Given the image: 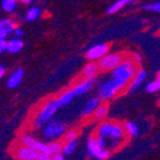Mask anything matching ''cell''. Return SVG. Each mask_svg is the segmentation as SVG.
<instances>
[{"mask_svg": "<svg viewBox=\"0 0 160 160\" xmlns=\"http://www.w3.org/2000/svg\"><path fill=\"white\" fill-rule=\"evenodd\" d=\"M136 73L137 67L134 61L126 59V61H122L117 67L112 69V78L126 86L134 78Z\"/></svg>", "mask_w": 160, "mask_h": 160, "instance_id": "6da1fadb", "label": "cell"}, {"mask_svg": "<svg viewBox=\"0 0 160 160\" xmlns=\"http://www.w3.org/2000/svg\"><path fill=\"white\" fill-rule=\"evenodd\" d=\"M66 124L57 119H51L43 127V137L48 141H55L63 137L66 131Z\"/></svg>", "mask_w": 160, "mask_h": 160, "instance_id": "7a4b0ae2", "label": "cell"}, {"mask_svg": "<svg viewBox=\"0 0 160 160\" xmlns=\"http://www.w3.org/2000/svg\"><path fill=\"white\" fill-rule=\"evenodd\" d=\"M59 109L58 104H57L56 100H52V101L47 102V103L44 105V108L40 110V112L38 113V115L36 117L34 121V126L35 128L42 129L45 123L47 121H49L55 115V113L57 112V110Z\"/></svg>", "mask_w": 160, "mask_h": 160, "instance_id": "3957f363", "label": "cell"}, {"mask_svg": "<svg viewBox=\"0 0 160 160\" xmlns=\"http://www.w3.org/2000/svg\"><path fill=\"white\" fill-rule=\"evenodd\" d=\"M123 88H124V85H123L122 83H120L119 81H117L115 78H112V80L108 81V82H105L104 84L101 85V88L99 90V99L101 101L110 100L120 90H122Z\"/></svg>", "mask_w": 160, "mask_h": 160, "instance_id": "277c9868", "label": "cell"}, {"mask_svg": "<svg viewBox=\"0 0 160 160\" xmlns=\"http://www.w3.org/2000/svg\"><path fill=\"white\" fill-rule=\"evenodd\" d=\"M86 148H88V153L92 157L95 158V159L105 160V159H109L110 156H111L110 150L100 147L99 143H98V140H96V137L94 136H91L88 138V142H86Z\"/></svg>", "mask_w": 160, "mask_h": 160, "instance_id": "5b68a950", "label": "cell"}, {"mask_svg": "<svg viewBox=\"0 0 160 160\" xmlns=\"http://www.w3.org/2000/svg\"><path fill=\"white\" fill-rule=\"evenodd\" d=\"M20 142H22V144H24V146H27V147L32 148V149H34V150H37V151H39V152H45V153L51 156V150H49L48 144L43 141H39L37 139H35L34 137L30 136V134H28V133L22 134V138H20Z\"/></svg>", "mask_w": 160, "mask_h": 160, "instance_id": "8992f818", "label": "cell"}, {"mask_svg": "<svg viewBox=\"0 0 160 160\" xmlns=\"http://www.w3.org/2000/svg\"><path fill=\"white\" fill-rule=\"evenodd\" d=\"M123 61L121 54H105L103 57L99 59V68L103 71H112Z\"/></svg>", "mask_w": 160, "mask_h": 160, "instance_id": "52a82bcc", "label": "cell"}, {"mask_svg": "<svg viewBox=\"0 0 160 160\" xmlns=\"http://www.w3.org/2000/svg\"><path fill=\"white\" fill-rule=\"evenodd\" d=\"M39 151L34 150L32 148L22 144V147H18L16 150V158L19 160H39Z\"/></svg>", "mask_w": 160, "mask_h": 160, "instance_id": "ba28073f", "label": "cell"}, {"mask_svg": "<svg viewBox=\"0 0 160 160\" xmlns=\"http://www.w3.org/2000/svg\"><path fill=\"white\" fill-rule=\"evenodd\" d=\"M109 52V46L107 44H96L86 52V58L90 61H99Z\"/></svg>", "mask_w": 160, "mask_h": 160, "instance_id": "9c48e42d", "label": "cell"}, {"mask_svg": "<svg viewBox=\"0 0 160 160\" xmlns=\"http://www.w3.org/2000/svg\"><path fill=\"white\" fill-rule=\"evenodd\" d=\"M94 83H95V78H88L85 81H82L81 83H78V85L73 88V92H74L75 96H80L85 94L86 92H88L93 88Z\"/></svg>", "mask_w": 160, "mask_h": 160, "instance_id": "30bf717a", "label": "cell"}, {"mask_svg": "<svg viewBox=\"0 0 160 160\" xmlns=\"http://www.w3.org/2000/svg\"><path fill=\"white\" fill-rule=\"evenodd\" d=\"M15 28H16V24L10 19L0 20V39H6L7 36L15 30Z\"/></svg>", "mask_w": 160, "mask_h": 160, "instance_id": "8fae6325", "label": "cell"}, {"mask_svg": "<svg viewBox=\"0 0 160 160\" xmlns=\"http://www.w3.org/2000/svg\"><path fill=\"white\" fill-rule=\"evenodd\" d=\"M146 76H147V72L144 71L143 68L139 69L138 72L136 73V75H134V78L132 80V82H131V84L129 85L128 88V93L131 94L132 92H134L137 90V88H139V86L141 85V83H143L144 78H146Z\"/></svg>", "mask_w": 160, "mask_h": 160, "instance_id": "7c38bea8", "label": "cell"}, {"mask_svg": "<svg viewBox=\"0 0 160 160\" xmlns=\"http://www.w3.org/2000/svg\"><path fill=\"white\" fill-rule=\"evenodd\" d=\"M100 102H101V100H100L99 98H93V99L88 100L85 103V105L83 107L82 111H81V117L84 118V117H88L90 114H92V113L94 112V110L99 107Z\"/></svg>", "mask_w": 160, "mask_h": 160, "instance_id": "4fadbf2b", "label": "cell"}, {"mask_svg": "<svg viewBox=\"0 0 160 160\" xmlns=\"http://www.w3.org/2000/svg\"><path fill=\"white\" fill-rule=\"evenodd\" d=\"M22 78H24V71L22 68H18L16 69L15 72L11 74V76L8 78L7 81V86L9 88H15L22 83Z\"/></svg>", "mask_w": 160, "mask_h": 160, "instance_id": "5bb4252c", "label": "cell"}, {"mask_svg": "<svg viewBox=\"0 0 160 160\" xmlns=\"http://www.w3.org/2000/svg\"><path fill=\"white\" fill-rule=\"evenodd\" d=\"M24 47V43L20 38H12L9 42H7V51L11 54H17L22 51Z\"/></svg>", "mask_w": 160, "mask_h": 160, "instance_id": "9a60e30c", "label": "cell"}, {"mask_svg": "<svg viewBox=\"0 0 160 160\" xmlns=\"http://www.w3.org/2000/svg\"><path fill=\"white\" fill-rule=\"evenodd\" d=\"M99 69H100L99 65L93 63V62H91V63H88V64H86L85 66H84V68H83V71H82V75L85 78H94V76L98 74Z\"/></svg>", "mask_w": 160, "mask_h": 160, "instance_id": "2e32d148", "label": "cell"}, {"mask_svg": "<svg viewBox=\"0 0 160 160\" xmlns=\"http://www.w3.org/2000/svg\"><path fill=\"white\" fill-rule=\"evenodd\" d=\"M74 92H73V90H67V91H65L64 93L62 94L61 96H59L58 99L56 100L57 101V104H58L59 108H63V107H66L67 104H69L71 102H72L73 98H74Z\"/></svg>", "mask_w": 160, "mask_h": 160, "instance_id": "e0dca14e", "label": "cell"}, {"mask_svg": "<svg viewBox=\"0 0 160 160\" xmlns=\"http://www.w3.org/2000/svg\"><path fill=\"white\" fill-rule=\"evenodd\" d=\"M110 138L112 139H119L122 140L124 138V128L119 123H112V128L110 131Z\"/></svg>", "mask_w": 160, "mask_h": 160, "instance_id": "ac0fdd59", "label": "cell"}, {"mask_svg": "<svg viewBox=\"0 0 160 160\" xmlns=\"http://www.w3.org/2000/svg\"><path fill=\"white\" fill-rule=\"evenodd\" d=\"M108 113H109V107L107 104H99V107L94 110L93 114L96 120H103L107 118Z\"/></svg>", "mask_w": 160, "mask_h": 160, "instance_id": "d6986e66", "label": "cell"}, {"mask_svg": "<svg viewBox=\"0 0 160 160\" xmlns=\"http://www.w3.org/2000/svg\"><path fill=\"white\" fill-rule=\"evenodd\" d=\"M134 1H136V0H118L117 2H114L109 9H108L107 13L108 15H112V13L119 11L121 8H123L126 5H129V3H131V2H134Z\"/></svg>", "mask_w": 160, "mask_h": 160, "instance_id": "ffe728a7", "label": "cell"}, {"mask_svg": "<svg viewBox=\"0 0 160 160\" xmlns=\"http://www.w3.org/2000/svg\"><path fill=\"white\" fill-rule=\"evenodd\" d=\"M76 147H78V141H76V139H75V140H72V141L65 142V144L63 146V153H64L65 156L73 155L74 151L76 150Z\"/></svg>", "mask_w": 160, "mask_h": 160, "instance_id": "44dd1931", "label": "cell"}, {"mask_svg": "<svg viewBox=\"0 0 160 160\" xmlns=\"http://www.w3.org/2000/svg\"><path fill=\"white\" fill-rule=\"evenodd\" d=\"M111 128H112V123L111 122H103L98 129V134L101 137H109Z\"/></svg>", "mask_w": 160, "mask_h": 160, "instance_id": "7402d4cb", "label": "cell"}, {"mask_svg": "<svg viewBox=\"0 0 160 160\" xmlns=\"http://www.w3.org/2000/svg\"><path fill=\"white\" fill-rule=\"evenodd\" d=\"M124 130L131 137H137L139 134V128L134 122H127L124 126Z\"/></svg>", "mask_w": 160, "mask_h": 160, "instance_id": "603a6c76", "label": "cell"}, {"mask_svg": "<svg viewBox=\"0 0 160 160\" xmlns=\"http://www.w3.org/2000/svg\"><path fill=\"white\" fill-rule=\"evenodd\" d=\"M39 15H40L39 8H37V7H32V8H30L29 10L27 11L26 20H28V22H34V20H36V19L39 17Z\"/></svg>", "mask_w": 160, "mask_h": 160, "instance_id": "cb8c5ba5", "label": "cell"}, {"mask_svg": "<svg viewBox=\"0 0 160 160\" xmlns=\"http://www.w3.org/2000/svg\"><path fill=\"white\" fill-rule=\"evenodd\" d=\"M48 147H49V150H51V156L56 155V153H59V152H63V144L58 141H51V143H48Z\"/></svg>", "mask_w": 160, "mask_h": 160, "instance_id": "d4e9b609", "label": "cell"}, {"mask_svg": "<svg viewBox=\"0 0 160 160\" xmlns=\"http://www.w3.org/2000/svg\"><path fill=\"white\" fill-rule=\"evenodd\" d=\"M16 6L17 0H2V2H1V7L7 12H11V11L15 10Z\"/></svg>", "mask_w": 160, "mask_h": 160, "instance_id": "484cf974", "label": "cell"}, {"mask_svg": "<svg viewBox=\"0 0 160 160\" xmlns=\"http://www.w3.org/2000/svg\"><path fill=\"white\" fill-rule=\"evenodd\" d=\"M78 136V131L75 130V129H72V130L65 131V133L63 134V140L65 142L67 141H72V140H75Z\"/></svg>", "mask_w": 160, "mask_h": 160, "instance_id": "4316f807", "label": "cell"}, {"mask_svg": "<svg viewBox=\"0 0 160 160\" xmlns=\"http://www.w3.org/2000/svg\"><path fill=\"white\" fill-rule=\"evenodd\" d=\"M160 90V82L158 80L152 81V82L148 83L147 86H146V91L148 93H156Z\"/></svg>", "mask_w": 160, "mask_h": 160, "instance_id": "83f0119b", "label": "cell"}, {"mask_svg": "<svg viewBox=\"0 0 160 160\" xmlns=\"http://www.w3.org/2000/svg\"><path fill=\"white\" fill-rule=\"evenodd\" d=\"M143 10L147 11H155V12H160V2L150 3V5H144L142 7Z\"/></svg>", "mask_w": 160, "mask_h": 160, "instance_id": "f1b7e54d", "label": "cell"}, {"mask_svg": "<svg viewBox=\"0 0 160 160\" xmlns=\"http://www.w3.org/2000/svg\"><path fill=\"white\" fill-rule=\"evenodd\" d=\"M108 144H109L110 149L115 150V149H118V148L120 147L121 141L119 140V139H112V138H111V140H109V141H108Z\"/></svg>", "mask_w": 160, "mask_h": 160, "instance_id": "f546056e", "label": "cell"}, {"mask_svg": "<svg viewBox=\"0 0 160 160\" xmlns=\"http://www.w3.org/2000/svg\"><path fill=\"white\" fill-rule=\"evenodd\" d=\"M96 140H98V143H99V146L101 148H105L108 147V140H107V137H101L99 136L98 138H96Z\"/></svg>", "mask_w": 160, "mask_h": 160, "instance_id": "4dcf8cb0", "label": "cell"}, {"mask_svg": "<svg viewBox=\"0 0 160 160\" xmlns=\"http://www.w3.org/2000/svg\"><path fill=\"white\" fill-rule=\"evenodd\" d=\"M5 51H7V42L6 39H0V54H2Z\"/></svg>", "mask_w": 160, "mask_h": 160, "instance_id": "1f68e13d", "label": "cell"}, {"mask_svg": "<svg viewBox=\"0 0 160 160\" xmlns=\"http://www.w3.org/2000/svg\"><path fill=\"white\" fill-rule=\"evenodd\" d=\"M64 159H65V155L63 152H59V153L52 156V160H64Z\"/></svg>", "mask_w": 160, "mask_h": 160, "instance_id": "d6a6232c", "label": "cell"}, {"mask_svg": "<svg viewBox=\"0 0 160 160\" xmlns=\"http://www.w3.org/2000/svg\"><path fill=\"white\" fill-rule=\"evenodd\" d=\"M133 61L136 64H141L142 63V56L140 55V54L136 53L134 54V56H133Z\"/></svg>", "mask_w": 160, "mask_h": 160, "instance_id": "836d02e7", "label": "cell"}, {"mask_svg": "<svg viewBox=\"0 0 160 160\" xmlns=\"http://www.w3.org/2000/svg\"><path fill=\"white\" fill-rule=\"evenodd\" d=\"M13 32H15V35H16V37L20 38L22 36V35H24V30H22V28H19V27H16Z\"/></svg>", "mask_w": 160, "mask_h": 160, "instance_id": "e575fe53", "label": "cell"}, {"mask_svg": "<svg viewBox=\"0 0 160 160\" xmlns=\"http://www.w3.org/2000/svg\"><path fill=\"white\" fill-rule=\"evenodd\" d=\"M5 67L2 66V65H0V78H2V76L5 75Z\"/></svg>", "mask_w": 160, "mask_h": 160, "instance_id": "d590c367", "label": "cell"}, {"mask_svg": "<svg viewBox=\"0 0 160 160\" xmlns=\"http://www.w3.org/2000/svg\"><path fill=\"white\" fill-rule=\"evenodd\" d=\"M20 2H22L24 5H28V3L32 2V0H20Z\"/></svg>", "mask_w": 160, "mask_h": 160, "instance_id": "8d00e7d4", "label": "cell"}, {"mask_svg": "<svg viewBox=\"0 0 160 160\" xmlns=\"http://www.w3.org/2000/svg\"><path fill=\"white\" fill-rule=\"evenodd\" d=\"M157 80L160 82V69H159V72H158V74H157Z\"/></svg>", "mask_w": 160, "mask_h": 160, "instance_id": "74e56055", "label": "cell"}, {"mask_svg": "<svg viewBox=\"0 0 160 160\" xmlns=\"http://www.w3.org/2000/svg\"><path fill=\"white\" fill-rule=\"evenodd\" d=\"M158 105L160 107V99H159V101H158Z\"/></svg>", "mask_w": 160, "mask_h": 160, "instance_id": "f35d334b", "label": "cell"}]
</instances>
